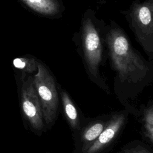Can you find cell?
<instances>
[{
    "mask_svg": "<svg viewBox=\"0 0 153 153\" xmlns=\"http://www.w3.org/2000/svg\"><path fill=\"white\" fill-rule=\"evenodd\" d=\"M33 83L39 98L46 129H50L58 116L59 91L53 75L47 66L38 59V71L33 75Z\"/></svg>",
    "mask_w": 153,
    "mask_h": 153,
    "instance_id": "4",
    "label": "cell"
},
{
    "mask_svg": "<svg viewBox=\"0 0 153 153\" xmlns=\"http://www.w3.org/2000/svg\"><path fill=\"white\" fill-rule=\"evenodd\" d=\"M58 91L62 102L63 115L74 134L80 128L85 117L80 114L68 91L60 87H59Z\"/></svg>",
    "mask_w": 153,
    "mask_h": 153,
    "instance_id": "9",
    "label": "cell"
},
{
    "mask_svg": "<svg viewBox=\"0 0 153 153\" xmlns=\"http://www.w3.org/2000/svg\"><path fill=\"white\" fill-rule=\"evenodd\" d=\"M14 68L20 72V75L16 78H23L27 75L33 76L38 71V59L34 57H18L13 61Z\"/></svg>",
    "mask_w": 153,
    "mask_h": 153,
    "instance_id": "11",
    "label": "cell"
},
{
    "mask_svg": "<svg viewBox=\"0 0 153 153\" xmlns=\"http://www.w3.org/2000/svg\"><path fill=\"white\" fill-rule=\"evenodd\" d=\"M117 153H152L151 148L140 140H133L124 145Z\"/></svg>",
    "mask_w": 153,
    "mask_h": 153,
    "instance_id": "12",
    "label": "cell"
},
{
    "mask_svg": "<svg viewBox=\"0 0 153 153\" xmlns=\"http://www.w3.org/2000/svg\"><path fill=\"white\" fill-rule=\"evenodd\" d=\"M107 58L115 72L114 91L130 113L137 116L136 100L153 79V61L145 59L133 45L124 30L114 20L107 24Z\"/></svg>",
    "mask_w": 153,
    "mask_h": 153,
    "instance_id": "1",
    "label": "cell"
},
{
    "mask_svg": "<svg viewBox=\"0 0 153 153\" xmlns=\"http://www.w3.org/2000/svg\"><path fill=\"white\" fill-rule=\"evenodd\" d=\"M129 111L124 109L109 114L108 121L96 140L83 153H106L114 145L127 123Z\"/></svg>",
    "mask_w": 153,
    "mask_h": 153,
    "instance_id": "6",
    "label": "cell"
},
{
    "mask_svg": "<svg viewBox=\"0 0 153 153\" xmlns=\"http://www.w3.org/2000/svg\"><path fill=\"white\" fill-rule=\"evenodd\" d=\"M109 114L95 118H84L79 130L72 134L73 153H83L97 138L106 126Z\"/></svg>",
    "mask_w": 153,
    "mask_h": 153,
    "instance_id": "7",
    "label": "cell"
},
{
    "mask_svg": "<svg viewBox=\"0 0 153 153\" xmlns=\"http://www.w3.org/2000/svg\"><path fill=\"white\" fill-rule=\"evenodd\" d=\"M21 115L25 127L40 136L47 130L39 98L33 83V76L16 78Z\"/></svg>",
    "mask_w": 153,
    "mask_h": 153,
    "instance_id": "5",
    "label": "cell"
},
{
    "mask_svg": "<svg viewBox=\"0 0 153 153\" xmlns=\"http://www.w3.org/2000/svg\"><path fill=\"white\" fill-rule=\"evenodd\" d=\"M120 12L149 60L153 61V0H133L127 10Z\"/></svg>",
    "mask_w": 153,
    "mask_h": 153,
    "instance_id": "3",
    "label": "cell"
},
{
    "mask_svg": "<svg viewBox=\"0 0 153 153\" xmlns=\"http://www.w3.org/2000/svg\"><path fill=\"white\" fill-rule=\"evenodd\" d=\"M137 116L142 124L141 134L150 146L153 145V103L150 100L146 105H142L138 108Z\"/></svg>",
    "mask_w": 153,
    "mask_h": 153,
    "instance_id": "10",
    "label": "cell"
},
{
    "mask_svg": "<svg viewBox=\"0 0 153 153\" xmlns=\"http://www.w3.org/2000/svg\"><path fill=\"white\" fill-rule=\"evenodd\" d=\"M106 30L105 22L97 17L94 10L88 8L83 13L79 30L74 32L72 41L90 79L109 94V88L100 72L107 58Z\"/></svg>",
    "mask_w": 153,
    "mask_h": 153,
    "instance_id": "2",
    "label": "cell"
},
{
    "mask_svg": "<svg viewBox=\"0 0 153 153\" xmlns=\"http://www.w3.org/2000/svg\"><path fill=\"white\" fill-rule=\"evenodd\" d=\"M36 15L50 19H59L65 10L62 0H22Z\"/></svg>",
    "mask_w": 153,
    "mask_h": 153,
    "instance_id": "8",
    "label": "cell"
}]
</instances>
